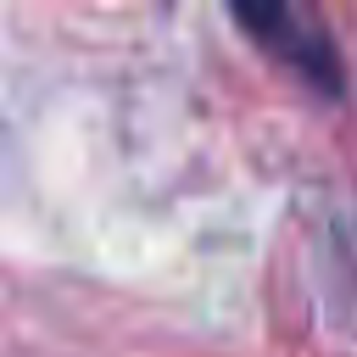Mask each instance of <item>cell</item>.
Wrapping results in <instances>:
<instances>
[{"label":"cell","instance_id":"6da1fadb","mask_svg":"<svg viewBox=\"0 0 357 357\" xmlns=\"http://www.w3.org/2000/svg\"><path fill=\"white\" fill-rule=\"evenodd\" d=\"M234 22L268 56H279L301 84H312L318 95H340V61L329 50V33L307 11H296L284 0H234Z\"/></svg>","mask_w":357,"mask_h":357}]
</instances>
